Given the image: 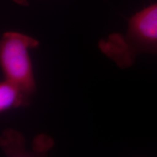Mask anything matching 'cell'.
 <instances>
[{"label":"cell","mask_w":157,"mask_h":157,"mask_svg":"<svg viewBox=\"0 0 157 157\" xmlns=\"http://www.w3.org/2000/svg\"><path fill=\"white\" fill-rule=\"evenodd\" d=\"M98 46L103 53L122 68L130 67L140 54L157 56V2L130 17L126 34H111Z\"/></svg>","instance_id":"1"},{"label":"cell","mask_w":157,"mask_h":157,"mask_svg":"<svg viewBox=\"0 0 157 157\" xmlns=\"http://www.w3.org/2000/svg\"><path fill=\"white\" fill-rule=\"evenodd\" d=\"M39 42L15 31L3 34L0 43V63L5 79L16 84L30 98L36 91L29 50Z\"/></svg>","instance_id":"2"},{"label":"cell","mask_w":157,"mask_h":157,"mask_svg":"<svg viewBox=\"0 0 157 157\" xmlns=\"http://www.w3.org/2000/svg\"><path fill=\"white\" fill-rule=\"evenodd\" d=\"M30 98L13 82L5 79L0 84V112L20 106H26Z\"/></svg>","instance_id":"3"}]
</instances>
